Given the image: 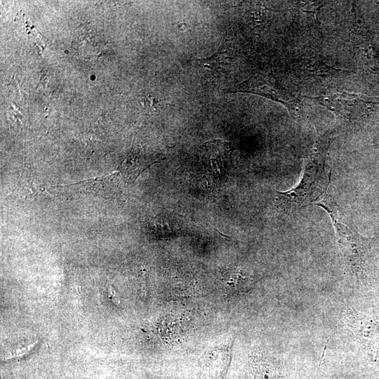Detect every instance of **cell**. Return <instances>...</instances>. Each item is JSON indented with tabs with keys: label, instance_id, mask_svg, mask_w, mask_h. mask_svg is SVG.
Here are the masks:
<instances>
[{
	"label": "cell",
	"instance_id": "obj_1",
	"mask_svg": "<svg viewBox=\"0 0 379 379\" xmlns=\"http://www.w3.org/2000/svg\"><path fill=\"white\" fill-rule=\"evenodd\" d=\"M334 130L320 135L305 159L302 177L298 184L286 192H277L276 205L282 211L302 209L326 194L331 182V171L326 158Z\"/></svg>",
	"mask_w": 379,
	"mask_h": 379
},
{
	"label": "cell",
	"instance_id": "obj_2",
	"mask_svg": "<svg viewBox=\"0 0 379 379\" xmlns=\"http://www.w3.org/2000/svg\"><path fill=\"white\" fill-rule=\"evenodd\" d=\"M329 215L337 237V243L349 270L355 274L364 270L370 256V239L361 236L350 222H345L335 199L326 194L316 204Z\"/></svg>",
	"mask_w": 379,
	"mask_h": 379
},
{
	"label": "cell",
	"instance_id": "obj_3",
	"mask_svg": "<svg viewBox=\"0 0 379 379\" xmlns=\"http://www.w3.org/2000/svg\"><path fill=\"white\" fill-rule=\"evenodd\" d=\"M305 97L324 106L338 118L349 122L368 117L379 104L378 97L345 91L331 95Z\"/></svg>",
	"mask_w": 379,
	"mask_h": 379
},
{
	"label": "cell",
	"instance_id": "obj_4",
	"mask_svg": "<svg viewBox=\"0 0 379 379\" xmlns=\"http://www.w3.org/2000/svg\"><path fill=\"white\" fill-rule=\"evenodd\" d=\"M229 91L250 93L261 95L286 107L293 118L297 119L302 116L299 99L284 88L271 74L256 72Z\"/></svg>",
	"mask_w": 379,
	"mask_h": 379
},
{
	"label": "cell",
	"instance_id": "obj_5",
	"mask_svg": "<svg viewBox=\"0 0 379 379\" xmlns=\"http://www.w3.org/2000/svg\"><path fill=\"white\" fill-rule=\"evenodd\" d=\"M232 340L222 339L208 348L198 364V379H224L232 358Z\"/></svg>",
	"mask_w": 379,
	"mask_h": 379
},
{
	"label": "cell",
	"instance_id": "obj_6",
	"mask_svg": "<svg viewBox=\"0 0 379 379\" xmlns=\"http://www.w3.org/2000/svg\"><path fill=\"white\" fill-rule=\"evenodd\" d=\"M346 324L357 340L371 351H379V319L354 310L345 316Z\"/></svg>",
	"mask_w": 379,
	"mask_h": 379
},
{
	"label": "cell",
	"instance_id": "obj_7",
	"mask_svg": "<svg viewBox=\"0 0 379 379\" xmlns=\"http://www.w3.org/2000/svg\"><path fill=\"white\" fill-rule=\"evenodd\" d=\"M232 59L230 55V41L224 39L215 53L208 57L199 59L198 62L200 65L208 69L222 71L230 65Z\"/></svg>",
	"mask_w": 379,
	"mask_h": 379
},
{
	"label": "cell",
	"instance_id": "obj_8",
	"mask_svg": "<svg viewBox=\"0 0 379 379\" xmlns=\"http://www.w3.org/2000/svg\"><path fill=\"white\" fill-rule=\"evenodd\" d=\"M296 69L300 72L311 76L325 77L347 72V71L329 66L320 60L305 58L297 63Z\"/></svg>",
	"mask_w": 379,
	"mask_h": 379
},
{
	"label": "cell",
	"instance_id": "obj_9",
	"mask_svg": "<svg viewBox=\"0 0 379 379\" xmlns=\"http://www.w3.org/2000/svg\"><path fill=\"white\" fill-rule=\"evenodd\" d=\"M251 282V278L240 270L226 272L220 278L222 287L231 293H240L248 291Z\"/></svg>",
	"mask_w": 379,
	"mask_h": 379
},
{
	"label": "cell",
	"instance_id": "obj_10",
	"mask_svg": "<svg viewBox=\"0 0 379 379\" xmlns=\"http://www.w3.org/2000/svg\"><path fill=\"white\" fill-rule=\"evenodd\" d=\"M253 379H277L274 367L262 358H251Z\"/></svg>",
	"mask_w": 379,
	"mask_h": 379
}]
</instances>
